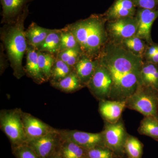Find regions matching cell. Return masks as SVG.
I'll return each mask as SVG.
<instances>
[{"label":"cell","instance_id":"6da1fadb","mask_svg":"<svg viewBox=\"0 0 158 158\" xmlns=\"http://www.w3.org/2000/svg\"><path fill=\"white\" fill-rule=\"evenodd\" d=\"M98 59L110 72L113 80L109 99L125 101L142 85L143 59L118 44L108 41Z\"/></svg>","mask_w":158,"mask_h":158},{"label":"cell","instance_id":"7a4b0ae2","mask_svg":"<svg viewBox=\"0 0 158 158\" xmlns=\"http://www.w3.org/2000/svg\"><path fill=\"white\" fill-rule=\"evenodd\" d=\"M106 20L102 14L91 15L65 26L78 42L83 55L97 59L109 41Z\"/></svg>","mask_w":158,"mask_h":158},{"label":"cell","instance_id":"3957f363","mask_svg":"<svg viewBox=\"0 0 158 158\" xmlns=\"http://www.w3.org/2000/svg\"><path fill=\"white\" fill-rule=\"evenodd\" d=\"M29 13L28 6L15 21L4 24L0 30L1 40L13 70V75L19 80L26 75L22 62L27 48L24 22Z\"/></svg>","mask_w":158,"mask_h":158},{"label":"cell","instance_id":"277c9868","mask_svg":"<svg viewBox=\"0 0 158 158\" xmlns=\"http://www.w3.org/2000/svg\"><path fill=\"white\" fill-rule=\"evenodd\" d=\"M125 102L126 108L158 118V90L142 84Z\"/></svg>","mask_w":158,"mask_h":158},{"label":"cell","instance_id":"5b68a950","mask_svg":"<svg viewBox=\"0 0 158 158\" xmlns=\"http://www.w3.org/2000/svg\"><path fill=\"white\" fill-rule=\"evenodd\" d=\"M20 109L3 110L0 112V126L9 138L11 147L27 144Z\"/></svg>","mask_w":158,"mask_h":158},{"label":"cell","instance_id":"8992f818","mask_svg":"<svg viewBox=\"0 0 158 158\" xmlns=\"http://www.w3.org/2000/svg\"><path fill=\"white\" fill-rule=\"evenodd\" d=\"M101 132L104 144L120 158H126L124 147L129 134L127 133L122 118L115 123L104 121Z\"/></svg>","mask_w":158,"mask_h":158},{"label":"cell","instance_id":"52a82bcc","mask_svg":"<svg viewBox=\"0 0 158 158\" xmlns=\"http://www.w3.org/2000/svg\"><path fill=\"white\" fill-rule=\"evenodd\" d=\"M106 27L109 41L118 44L123 40L135 36L138 23L135 16L121 18L107 21Z\"/></svg>","mask_w":158,"mask_h":158},{"label":"cell","instance_id":"ba28073f","mask_svg":"<svg viewBox=\"0 0 158 158\" xmlns=\"http://www.w3.org/2000/svg\"><path fill=\"white\" fill-rule=\"evenodd\" d=\"M112 85L113 80L110 72L99 60L98 65L87 85V88L92 95L100 101L109 99Z\"/></svg>","mask_w":158,"mask_h":158},{"label":"cell","instance_id":"9c48e42d","mask_svg":"<svg viewBox=\"0 0 158 158\" xmlns=\"http://www.w3.org/2000/svg\"><path fill=\"white\" fill-rule=\"evenodd\" d=\"M60 138L69 140L85 149L97 146H105L102 132L92 133L77 130H58Z\"/></svg>","mask_w":158,"mask_h":158},{"label":"cell","instance_id":"30bf717a","mask_svg":"<svg viewBox=\"0 0 158 158\" xmlns=\"http://www.w3.org/2000/svg\"><path fill=\"white\" fill-rule=\"evenodd\" d=\"M22 119L27 137V143L55 131L56 130L30 113H25L23 111Z\"/></svg>","mask_w":158,"mask_h":158},{"label":"cell","instance_id":"8fae6325","mask_svg":"<svg viewBox=\"0 0 158 158\" xmlns=\"http://www.w3.org/2000/svg\"><path fill=\"white\" fill-rule=\"evenodd\" d=\"M138 23L136 36L144 40L147 44L153 42L151 37L152 27L158 18V10L137 9L135 15Z\"/></svg>","mask_w":158,"mask_h":158},{"label":"cell","instance_id":"7c38bea8","mask_svg":"<svg viewBox=\"0 0 158 158\" xmlns=\"http://www.w3.org/2000/svg\"><path fill=\"white\" fill-rule=\"evenodd\" d=\"M60 138L58 129L37 139L31 140L27 144L31 148L40 158H48L59 146Z\"/></svg>","mask_w":158,"mask_h":158},{"label":"cell","instance_id":"4fadbf2b","mask_svg":"<svg viewBox=\"0 0 158 158\" xmlns=\"http://www.w3.org/2000/svg\"><path fill=\"white\" fill-rule=\"evenodd\" d=\"M99 112L104 121L113 123L122 118L123 112L126 107L125 101L106 99L100 101Z\"/></svg>","mask_w":158,"mask_h":158},{"label":"cell","instance_id":"5bb4252c","mask_svg":"<svg viewBox=\"0 0 158 158\" xmlns=\"http://www.w3.org/2000/svg\"><path fill=\"white\" fill-rule=\"evenodd\" d=\"M137 9L133 0H115L103 15L106 21L121 18L134 17Z\"/></svg>","mask_w":158,"mask_h":158},{"label":"cell","instance_id":"9a60e30c","mask_svg":"<svg viewBox=\"0 0 158 158\" xmlns=\"http://www.w3.org/2000/svg\"><path fill=\"white\" fill-rule=\"evenodd\" d=\"M33 0H1L2 6L1 23H10L15 21L23 12L29 3Z\"/></svg>","mask_w":158,"mask_h":158},{"label":"cell","instance_id":"2e32d148","mask_svg":"<svg viewBox=\"0 0 158 158\" xmlns=\"http://www.w3.org/2000/svg\"><path fill=\"white\" fill-rule=\"evenodd\" d=\"M26 63L24 67L25 74L32 79L37 85L47 82L40 69L38 63V51L36 48L28 45L26 51Z\"/></svg>","mask_w":158,"mask_h":158},{"label":"cell","instance_id":"e0dca14e","mask_svg":"<svg viewBox=\"0 0 158 158\" xmlns=\"http://www.w3.org/2000/svg\"><path fill=\"white\" fill-rule=\"evenodd\" d=\"M98 63V58L93 59L82 54L74 66V69L84 87H87L93 77Z\"/></svg>","mask_w":158,"mask_h":158},{"label":"cell","instance_id":"ac0fdd59","mask_svg":"<svg viewBox=\"0 0 158 158\" xmlns=\"http://www.w3.org/2000/svg\"><path fill=\"white\" fill-rule=\"evenodd\" d=\"M53 30L42 27L36 23L32 22L25 31L28 45L37 48Z\"/></svg>","mask_w":158,"mask_h":158},{"label":"cell","instance_id":"d6986e66","mask_svg":"<svg viewBox=\"0 0 158 158\" xmlns=\"http://www.w3.org/2000/svg\"><path fill=\"white\" fill-rule=\"evenodd\" d=\"M141 75L142 85L158 90V63L143 61Z\"/></svg>","mask_w":158,"mask_h":158},{"label":"cell","instance_id":"ffe728a7","mask_svg":"<svg viewBox=\"0 0 158 158\" xmlns=\"http://www.w3.org/2000/svg\"><path fill=\"white\" fill-rule=\"evenodd\" d=\"M51 85L58 90L67 93H73L85 88L82 85L74 69L64 78L59 81L51 83Z\"/></svg>","mask_w":158,"mask_h":158},{"label":"cell","instance_id":"44dd1931","mask_svg":"<svg viewBox=\"0 0 158 158\" xmlns=\"http://www.w3.org/2000/svg\"><path fill=\"white\" fill-rule=\"evenodd\" d=\"M59 150L62 158H88L87 149L61 138Z\"/></svg>","mask_w":158,"mask_h":158},{"label":"cell","instance_id":"7402d4cb","mask_svg":"<svg viewBox=\"0 0 158 158\" xmlns=\"http://www.w3.org/2000/svg\"><path fill=\"white\" fill-rule=\"evenodd\" d=\"M61 32V29H54L36 49L39 52L49 53L56 56L60 51Z\"/></svg>","mask_w":158,"mask_h":158},{"label":"cell","instance_id":"603a6c76","mask_svg":"<svg viewBox=\"0 0 158 158\" xmlns=\"http://www.w3.org/2000/svg\"><path fill=\"white\" fill-rule=\"evenodd\" d=\"M118 44L133 55L142 59L147 46V43L144 40L136 35L123 40Z\"/></svg>","mask_w":158,"mask_h":158},{"label":"cell","instance_id":"cb8c5ba5","mask_svg":"<svg viewBox=\"0 0 158 158\" xmlns=\"http://www.w3.org/2000/svg\"><path fill=\"white\" fill-rule=\"evenodd\" d=\"M138 131L140 135L148 136L158 141V118L152 116H144Z\"/></svg>","mask_w":158,"mask_h":158},{"label":"cell","instance_id":"d4e9b609","mask_svg":"<svg viewBox=\"0 0 158 158\" xmlns=\"http://www.w3.org/2000/svg\"><path fill=\"white\" fill-rule=\"evenodd\" d=\"M144 145L138 138L128 135L125 143L126 158H142Z\"/></svg>","mask_w":158,"mask_h":158},{"label":"cell","instance_id":"484cf974","mask_svg":"<svg viewBox=\"0 0 158 158\" xmlns=\"http://www.w3.org/2000/svg\"><path fill=\"white\" fill-rule=\"evenodd\" d=\"M56 60V56L55 55L46 52L38 51V65L47 81H49L52 68Z\"/></svg>","mask_w":158,"mask_h":158},{"label":"cell","instance_id":"4316f807","mask_svg":"<svg viewBox=\"0 0 158 158\" xmlns=\"http://www.w3.org/2000/svg\"><path fill=\"white\" fill-rule=\"evenodd\" d=\"M74 70V68L71 67L61 59L56 57V60L54 63L50 79V83L61 81L67 77Z\"/></svg>","mask_w":158,"mask_h":158},{"label":"cell","instance_id":"83f0119b","mask_svg":"<svg viewBox=\"0 0 158 158\" xmlns=\"http://www.w3.org/2000/svg\"><path fill=\"white\" fill-rule=\"evenodd\" d=\"M61 29L62 32L59 52L69 49H76L81 51L78 42L73 34L65 27Z\"/></svg>","mask_w":158,"mask_h":158},{"label":"cell","instance_id":"f1b7e54d","mask_svg":"<svg viewBox=\"0 0 158 158\" xmlns=\"http://www.w3.org/2000/svg\"><path fill=\"white\" fill-rule=\"evenodd\" d=\"M82 55L81 50L76 49H69L59 52L57 54L56 57L69 66L74 68Z\"/></svg>","mask_w":158,"mask_h":158},{"label":"cell","instance_id":"f546056e","mask_svg":"<svg viewBox=\"0 0 158 158\" xmlns=\"http://www.w3.org/2000/svg\"><path fill=\"white\" fill-rule=\"evenodd\" d=\"M88 158H120L105 146H97L87 149Z\"/></svg>","mask_w":158,"mask_h":158},{"label":"cell","instance_id":"4dcf8cb0","mask_svg":"<svg viewBox=\"0 0 158 158\" xmlns=\"http://www.w3.org/2000/svg\"><path fill=\"white\" fill-rule=\"evenodd\" d=\"M12 152L16 158H40L28 144L11 147Z\"/></svg>","mask_w":158,"mask_h":158},{"label":"cell","instance_id":"1f68e13d","mask_svg":"<svg viewBox=\"0 0 158 158\" xmlns=\"http://www.w3.org/2000/svg\"><path fill=\"white\" fill-rule=\"evenodd\" d=\"M137 9L158 10V0H133Z\"/></svg>","mask_w":158,"mask_h":158},{"label":"cell","instance_id":"d6a6232c","mask_svg":"<svg viewBox=\"0 0 158 158\" xmlns=\"http://www.w3.org/2000/svg\"><path fill=\"white\" fill-rule=\"evenodd\" d=\"M5 50L4 45L1 43L0 46V74L2 75L9 66V59L7 55L4 53Z\"/></svg>","mask_w":158,"mask_h":158},{"label":"cell","instance_id":"836d02e7","mask_svg":"<svg viewBox=\"0 0 158 158\" xmlns=\"http://www.w3.org/2000/svg\"><path fill=\"white\" fill-rule=\"evenodd\" d=\"M146 62H151L153 63H158V51L156 52V53L152 56L150 57L149 59L146 60Z\"/></svg>","mask_w":158,"mask_h":158},{"label":"cell","instance_id":"e575fe53","mask_svg":"<svg viewBox=\"0 0 158 158\" xmlns=\"http://www.w3.org/2000/svg\"><path fill=\"white\" fill-rule=\"evenodd\" d=\"M48 158H62L59 150V145L56 149L51 154Z\"/></svg>","mask_w":158,"mask_h":158}]
</instances>
